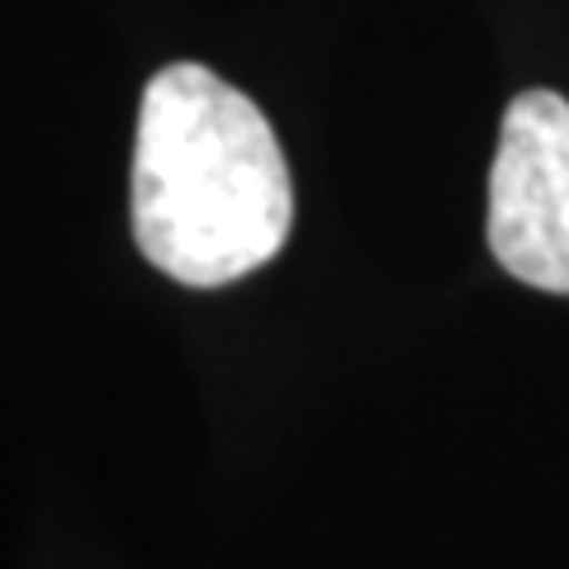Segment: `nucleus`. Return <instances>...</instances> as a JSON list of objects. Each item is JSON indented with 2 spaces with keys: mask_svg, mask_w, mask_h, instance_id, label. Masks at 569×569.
<instances>
[{
  "mask_svg": "<svg viewBox=\"0 0 569 569\" xmlns=\"http://www.w3.org/2000/svg\"><path fill=\"white\" fill-rule=\"evenodd\" d=\"M129 194L138 252L194 290L261 271L295 228L276 129L204 62H171L148 81Z\"/></svg>",
  "mask_w": 569,
  "mask_h": 569,
  "instance_id": "1",
  "label": "nucleus"
},
{
  "mask_svg": "<svg viewBox=\"0 0 569 569\" xmlns=\"http://www.w3.org/2000/svg\"><path fill=\"white\" fill-rule=\"evenodd\" d=\"M489 252L546 295H569V100L522 91L503 110L489 167Z\"/></svg>",
  "mask_w": 569,
  "mask_h": 569,
  "instance_id": "2",
  "label": "nucleus"
}]
</instances>
